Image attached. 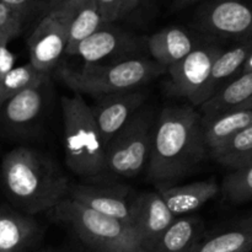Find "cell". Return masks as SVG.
Returning <instances> with one entry per match:
<instances>
[{
  "label": "cell",
  "instance_id": "cell-14",
  "mask_svg": "<svg viewBox=\"0 0 252 252\" xmlns=\"http://www.w3.org/2000/svg\"><path fill=\"white\" fill-rule=\"evenodd\" d=\"M49 86V75L42 74L33 84L7 100L0 108L2 121L11 129L27 128L41 116Z\"/></svg>",
  "mask_w": 252,
  "mask_h": 252
},
{
  "label": "cell",
  "instance_id": "cell-23",
  "mask_svg": "<svg viewBox=\"0 0 252 252\" xmlns=\"http://www.w3.org/2000/svg\"><path fill=\"white\" fill-rule=\"evenodd\" d=\"M202 228V221L193 217L176 219L152 252H191L201 239Z\"/></svg>",
  "mask_w": 252,
  "mask_h": 252
},
{
  "label": "cell",
  "instance_id": "cell-32",
  "mask_svg": "<svg viewBox=\"0 0 252 252\" xmlns=\"http://www.w3.org/2000/svg\"><path fill=\"white\" fill-rule=\"evenodd\" d=\"M143 0H126L125 2V6H123V12H122V19L125 16H127L128 14H130V12L133 11V10L135 9V7L138 6V5L142 2Z\"/></svg>",
  "mask_w": 252,
  "mask_h": 252
},
{
  "label": "cell",
  "instance_id": "cell-22",
  "mask_svg": "<svg viewBox=\"0 0 252 252\" xmlns=\"http://www.w3.org/2000/svg\"><path fill=\"white\" fill-rule=\"evenodd\" d=\"M251 53L252 37L239 41L238 44L226 51L223 49L221 53L217 57L213 66H212L208 85L209 95L213 96L214 93L223 88L225 81L230 80L238 73H241L244 64Z\"/></svg>",
  "mask_w": 252,
  "mask_h": 252
},
{
  "label": "cell",
  "instance_id": "cell-33",
  "mask_svg": "<svg viewBox=\"0 0 252 252\" xmlns=\"http://www.w3.org/2000/svg\"><path fill=\"white\" fill-rule=\"evenodd\" d=\"M239 110H251L252 111V96L249 98L248 101H246V102H244L243 105H241L236 111H239Z\"/></svg>",
  "mask_w": 252,
  "mask_h": 252
},
{
  "label": "cell",
  "instance_id": "cell-21",
  "mask_svg": "<svg viewBox=\"0 0 252 252\" xmlns=\"http://www.w3.org/2000/svg\"><path fill=\"white\" fill-rule=\"evenodd\" d=\"M37 235L32 219L0 209V252H25Z\"/></svg>",
  "mask_w": 252,
  "mask_h": 252
},
{
  "label": "cell",
  "instance_id": "cell-4",
  "mask_svg": "<svg viewBox=\"0 0 252 252\" xmlns=\"http://www.w3.org/2000/svg\"><path fill=\"white\" fill-rule=\"evenodd\" d=\"M64 154L66 166L75 175L94 177L105 172L106 145L90 106L80 94L61 98Z\"/></svg>",
  "mask_w": 252,
  "mask_h": 252
},
{
  "label": "cell",
  "instance_id": "cell-9",
  "mask_svg": "<svg viewBox=\"0 0 252 252\" xmlns=\"http://www.w3.org/2000/svg\"><path fill=\"white\" fill-rule=\"evenodd\" d=\"M202 32L239 41L252 37V1L217 0L203 6L197 17Z\"/></svg>",
  "mask_w": 252,
  "mask_h": 252
},
{
  "label": "cell",
  "instance_id": "cell-1",
  "mask_svg": "<svg viewBox=\"0 0 252 252\" xmlns=\"http://www.w3.org/2000/svg\"><path fill=\"white\" fill-rule=\"evenodd\" d=\"M201 113L193 106H167L158 117L148 161V177L171 182L191 172L207 153Z\"/></svg>",
  "mask_w": 252,
  "mask_h": 252
},
{
  "label": "cell",
  "instance_id": "cell-15",
  "mask_svg": "<svg viewBox=\"0 0 252 252\" xmlns=\"http://www.w3.org/2000/svg\"><path fill=\"white\" fill-rule=\"evenodd\" d=\"M220 191L214 179L192 182L181 186H160L158 193L161 196L167 208L175 217L186 216L202 208L204 204L217 196Z\"/></svg>",
  "mask_w": 252,
  "mask_h": 252
},
{
  "label": "cell",
  "instance_id": "cell-31",
  "mask_svg": "<svg viewBox=\"0 0 252 252\" xmlns=\"http://www.w3.org/2000/svg\"><path fill=\"white\" fill-rule=\"evenodd\" d=\"M202 1V0H174L171 4V10L176 11V10H182L187 6L196 4V2Z\"/></svg>",
  "mask_w": 252,
  "mask_h": 252
},
{
  "label": "cell",
  "instance_id": "cell-30",
  "mask_svg": "<svg viewBox=\"0 0 252 252\" xmlns=\"http://www.w3.org/2000/svg\"><path fill=\"white\" fill-rule=\"evenodd\" d=\"M15 68V56L7 48V44L0 43V81L10 70Z\"/></svg>",
  "mask_w": 252,
  "mask_h": 252
},
{
  "label": "cell",
  "instance_id": "cell-10",
  "mask_svg": "<svg viewBox=\"0 0 252 252\" xmlns=\"http://www.w3.org/2000/svg\"><path fill=\"white\" fill-rule=\"evenodd\" d=\"M144 94L140 91H128L101 96L97 97V101L93 106H90L106 147L139 112L144 103Z\"/></svg>",
  "mask_w": 252,
  "mask_h": 252
},
{
  "label": "cell",
  "instance_id": "cell-13",
  "mask_svg": "<svg viewBox=\"0 0 252 252\" xmlns=\"http://www.w3.org/2000/svg\"><path fill=\"white\" fill-rule=\"evenodd\" d=\"M137 39L128 32L103 25L84 41L76 44L66 56H76L84 64H98L108 58H118L134 51Z\"/></svg>",
  "mask_w": 252,
  "mask_h": 252
},
{
  "label": "cell",
  "instance_id": "cell-24",
  "mask_svg": "<svg viewBox=\"0 0 252 252\" xmlns=\"http://www.w3.org/2000/svg\"><path fill=\"white\" fill-rule=\"evenodd\" d=\"M212 158L223 166L238 170L252 160V125L240 130L218 149L211 152Z\"/></svg>",
  "mask_w": 252,
  "mask_h": 252
},
{
  "label": "cell",
  "instance_id": "cell-26",
  "mask_svg": "<svg viewBox=\"0 0 252 252\" xmlns=\"http://www.w3.org/2000/svg\"><path fill=\"white\" fill-rule=\"evenodd\" d=\"M221 189L229 201L236 203L252 201V160L240 169L231 171L224 179Z\"/></svg>",
  "mask_w": 252,
  "mask_h": 252
},
{
  "label": "cell",
  "instance_id": "cell-27",
  "mask_svg": "<svg viewBox=\"0 0 252 252\" xmlns=\"http://www.w3.org/2000/svg\"><path fill=\"white\" fill-rule=\"evenodd\" d=\"M0 1L21 15L22 19L26 21V19L36 15L37 16L41 15L43 17L54 7L58 6L62 0H0Z\"/></svg>",
  "mask_w": 252,
  "mask_h": 252
},
{
  "label": "cell",
  "instance_id": "cell-2",
  "mask_svg": "<svg viewBox=\"0 0 252 252\" xmlns=\"http://www.w3.org/2000/svg\"><path fill=\"white\" fill-rule=\"evenodd\" d=\"M10 199L27 214L51 212L69 192L68 179L46 157L26 147L15 148L1 165Z\"/></svg>",
  "mask_w": 252,
  "mask_h": 252
},
{
  "label": "cell",
  "instance_id": "cell-11",
  "mask_svg": "<svg viewBox=\"0 0 252 252\" xmlns=\"http://www.w3.org/2000/svg\"><path fill=\"white\" fill-rule=\"evenodd\" d=\"M70 198L103 216L111 217L132 226L135 197L130 196L127 187L78 185L69 189Z\"/></svg>",
  "mask_w": 252,
  "mask_h": 252
},
{
  "label": "cell",
  "instance_id": "cell-18",
  "mask_svg": "<svg viewBox=\"0 0 252 252\" xmlns=\"http://www.w3.org/2000/svg\"><path fill=\"white\" fill-rule=\"evenodd\" d=\"M252 250V213L206 239H199L191 252H250Z\"/></svg>",
  "mask_w": 252,
  "mask_h": 252
},
{
  "label": "cell",
  "instance_id": "cell-29",
  "mask_svg": "<svg viewBox=\"0 0 252 252\" xmlns=\"http://www.w3.org/2000/svg\"><path fill=\"white\" fill-rule=\"evenodd\" d=\"M103 25H111L112 22L122 19L123 6L126 0H95Z\"/></svg>",
  "mask_w": 252,
  "mask_h": 252
},
{
  "label": "cell",
  "instance_id": "cell-6",
  "mask_svg": "<svg viewBox=\"0 0 252 252\" xmlns=\"http://www.w3.org/2000/svg\"><path fill=\"white\" fill-rule=\"evenodd\" d=\"M154 118L140 110L106 147L105 172L121 179H134L148 166L152 149Z\"/></svg>",
  "mask_w": 252,
  "mask_h": 252
},
{
  "label": "cell",
  "instance_id": "cell-20",
  "mask_svg": "<svg viewBox=\"0 0 252 252\" xmlns=\"http://www.w3.org/2000/svg\"><path fill=\"white\" fill-rule=\"evenodd\" d=\"M252 96V73H240L201 106V116L221 115L236 111Z\"/></svg>",
  "mask_w": 252,
  "mask_h": 252
},
{
  "label": "cell",
  "instance_id": "cell-16",
  "mask_svg": "<svg viewBox=\"0 0 252 252\" xmlns=\"http://www.w3.org/2000/svg\"><path fill=\"white\" fill-rule=\"evenodd\" d=\"M62 9L68 26V54L76 44L103 26L95 0H62Z\"/></svg>",
  "mask_w": 252,
  "mask_h": 252
},
{
  "label": "cell",
  "instance_id": "cell-8",
  "mask_svg": "<svg viewBox=\"0 0 252 252\" xmlns=\"http://www.w3.org/2000/svg\"><path fill=\"white\" fill-rule=\"evenodd\" d=\"M27 47L29 63L38 73L49 75L58 66L68 48V26L61 4L41 17L27 39Z\"/></svg>",
  "mask_w": 252,
  "mask_h": 252
},
{
  "label": "cell",
  "instance_id": "cell-7",
  "mask_svg": "<svg viewBox=\"0 0 252 252\" xmlns=\"http://www.w3.org/2000/svg\"><path fill=\"white\" fill-rule=\"evenodd\" d=\"M223 48L216 44L194 47L182 61L169 66L167 90L171 95L186 98L193 107L202 106L209 97L212 66Z\"/></svg>",
  "mask_w": 252,
  "mask_h": 252
},
{
  "label": "cell",
  "instance_id": "cell-19",
  "mask_svg": "<svg viewBox=\"0 0 252 252\" xmlns=\"http://www.w3.org/2000/svg\"><path fill=\"white\" fill-rule=\"evenodd\" d=\"M202 117L204 142L209 153L218 149L240 130L252 125V111L239 110L221 115Z\"/></svg>",
  "mask_w": 252,
  "mask_h": 252
},
{
  "label": "cell",
  "instance_id": "cell-5",
  "mask_svg": "<svg viewBox=\"0 0 252 252\" xmlns=\"http://www.w3.org/2000/svg\"><path fill=\"white\" fill-rule=\"evenodd\" d=\"M49 214L68 224L95 252H147L133 226L97 213L70 197L59 202Z\"/></svg>",
  "mask_w": 252,
  "mask_h": 252
},
{
  "label": "cell",
  "instance_id": "cell-17",
  "mask_svg": "<svg viewBox=\"0 0 252 252\" xmlns=\"http://www.w3.org/2000/svg\"><path fill=\"white\" fill-rule=\"evenodd\" d=\"M148 48L153 61L167 68L179 63L194 48V43L187 31L171 26L155 32L148 39Z\"/></svg>",
  "mask_w": 252,
  "mask_h": 252
},
{
  "label": "cell",
  "instance_id": "cell-3",
  "mask_svg": "<svg viewBox=\"0 0 252 252\" xmlns=\"http://www.w3.org/2000/svg\"><path fill=\"white\" fill-rule=\"evenodd\" d=\"M166 71L149 59H120L108 64H84L78 69L63 66L58 78L75 94L94 97L135 91Z\"/></svg>",
  "mask_w": 252,
  "mask_h": 252
},
{
  "label": "cell",
  "instance_id": "cell-12",
  "mask_svg": "<svg viewBox=\"0 0 252 252\" xmlns=\"http://www.w3.org/2000/svg\"><path fill=\"white\" fill-rule=\"evenodd\" d=\"M175 220L176 217L158 192H145L135 197L132 226L147 252H152Z\"/></svg>",
  "mask_w": 252,
  "mask_h": 252
},
{
  "label": "cell",
  "instance_id": "cell-28",
  "mask_svg": "<svg viewBox=\"0 0 252 252\" xmlns=\"http://www.w3.org/2000/svg\"><path fill=\"white\" fill-rule=\"evenodd\" d=\"M25 20L21 15L0 1V43L7 44L22 31Z\"/></svg>",
  "mask_w": 252,
  "mask_h": 252
},
{
  "label": "cell",
  "instance_id": "cell-25",
  "mask_svg": "<svg viewBox=\"0 0 252 252\" xmlns=\"http://www.w3.org/2000/svg\"><path fill=\"white\" fill-rule=\"evenodd\" d=\"M42 74L38 73L31 63L15 66L0 81V108L7 100L14 97L20 91L29 88Z\"/></svg>",
  "mask_w": 252,
  "mask_h": 252
}]
</instances>
